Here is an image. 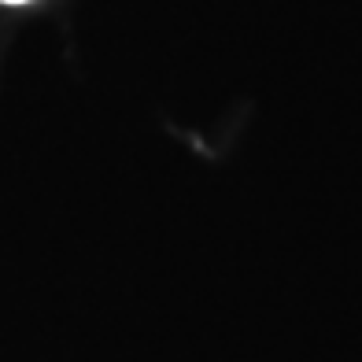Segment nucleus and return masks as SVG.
<instances>
[{"mask_svg": "<svg viewBox=\"0 0 362 362\" xmlns=\"http://www.w3.org/2000/svg\"><path fill=\"white\" fill-rule=\"evenodd\" d=\"M4 4H26V0H4Z\"/></svg>", "mask_w": 362, "mask_h": 362, "instance_id": "f257e3e1", "label": "nucleus"}]
</instances>
